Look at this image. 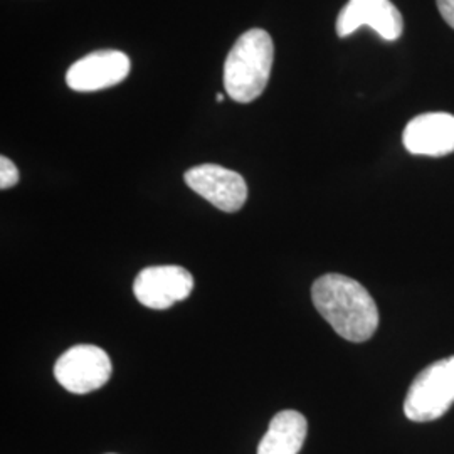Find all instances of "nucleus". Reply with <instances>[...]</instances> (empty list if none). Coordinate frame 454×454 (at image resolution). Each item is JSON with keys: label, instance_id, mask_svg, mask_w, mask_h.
Here are the masks:
<instances>
[{"label": "nucleus", "instance_id": "1", "mask_svg": "<svg viewBox=\"0 0 454 454\" xmlns=\"http://www.w3.org/2000/svg\"><path fill=\"white\" fill-rule=\"evenodd\" d=\"M313 305L332 328L348 341L372 339L379 326V309L371 293L348 276H322L311 288Z\"/></svg>", "mask_w": 454, "mask_h": 454}, {"label": "nucleus", "instance_id": "2", "mask_svg": "<svg viewBox=\"0 0 454 454\" xmlns=\"http://www.w3.org/2000/svg\"><path fill=\"white\" fill-rule=\"evenodd\" d=\"M275 59L271 35L262 29L244 33L229 51L224 65L227 95L238 103H251L261 97L270 82Z\"/></svg>", "mask_w": 454, "mask_h": 454}, {"label": "nucleus", "instance_id": "3", "mask_svg": "<svg viewBox=\"0 0 454 454\" xmlns=\"http://www.w3.org/2000/svg\"><path fill=\"white\" fill-rule=\"evenodd\" d=\"M454 404V357L434 362L412 382L404 403L407 419L434 421Z\"/></svg>", "mask_w": 454, "mask_h": 454}, {"label": "nucleus", "instance_id": "4", "mask_svg": "<svg viewBox=\"0 0 454 454\" xmlns=\"http://www.w3.org/2000/svg\"><path fill=\"white\" fill-rule=\"evenodd\" d=\"M112 360L95 345H76L66 350L54 365V377L67 392L90 394L112 377Z\"/></svg>", "mask_w": 454, "mask_h": 454}, {"label": "nucleus", "instance_id": "5", "mask_svg": "<svg viewBox=\"0 0 454 454\" xmlns=\"http://www.w3.org/2000/svg\"><path fill=\"white\" fill-rule=\"evenodd\" d=\"M194 290V278L182 266H150L133 281L135 298L150 309H170Z\"/></svg>", "mask_w": 454, "mask_h": 454}, {"label": "nucleus", "instance_id": "6", "mask_svg": "<svg viewBox=\"0 0 454 454\" xmlns=\"http://www.w3.org/2000/svg\"><path fill=\"white\" fill-rule=\"evenodd\" d=\"M185 184L219 211L238 212L247 199L246 180L234 170L204 163L187 170Z\"/></svg>", "mask_w": 454, "mask_h": 454}, {"label": "nucleus", "instance_id": "7", "mask_svg": "<svg viewBox=\"0 0 454 454\" xmlns=\"http://www.w3.org/2000/svg\"><path fill=\"white\" fill-rule=\"evenodd\" d=\"M130 69V58L125 52L95 51L67 69L66 82L73 91L91 93L123 82Z\"/></svg>", "mask_w": 454, "mask_h": 454}, {"label": "nucleus", "instance_id": "8", "mask_svg": "<svg viewBox=\"0 0 454 454\" xmlns=\"http://www.w3.org/2000/svg\"><path fill=\"white\" fill-rule=\"evenodd\" d=\"M362 26L372 27L386 41H395L403 35L404 20L390 0H350L337 19V34L347 37Z\"/></svg>", "mask_w": 454, "mask_h": 454}, {"label": "nucleus", "instance_id": "9", "mask_svg": "<svg viewBox=\"0 0 454 454\" xmlns=\"http://www.w3.org/2000/svg\"><path fill=\"white\" fill-rule=\"evenodd\" d=\"M403 142L412 155L444 157L453 153V114H426L412 118L407 123Z\"/></svg>", "mask_w": 454, "mask_h": 454}, {"label": "nucleus", "instance_id": "10", "mask_svg": "<svg viewBox=\"0 0 454 454\" xmlns=\"http://www.w3.org/2000/svg\"><path fill=\"white\" fill-rule=\"evenodd\" d=\"M309 424L298 411H281L270 422L258 454H298L307 439Z\"/></svg>", "mask_w": 454, "mask_h": 454}, {"label": "nucleus", "instance_id": "11", "mask_svg": "<svg viewBox=\"0 0 454 454\" xmlns=\"http://www.w3.org/2000/svg\"><path fill=\"white\" fill-rule=\"evenodd\" d=\"M20 179L19 170L12 160H9L7 157H0V189L7 191L11 187H14Z\"/></svg>", "mask_w": 454, "mask_h": 454}, {"label": "nucleus", "instance_id": "12", "mask_svg": "<svg viewBox=\"0 0 454 454\" xmlns=\"http://www.w3.org/2000/svg\"><path fill=\"white\" fill-rule=\"evenodd\" d=\"M436 4L442 19L454 29V0H436Z\"/></svg>", "mask_w": 454, "mask_h": 454}, {"label": "nucleus", "instance_id": "13", "mask_svg": "<svg viewBox=\"0 0 454 454\" xmlns=\"http://www.w3.org/2000/svg\"><path fill=\"white\" fill-rule=\"evenodd\" d=\"M215 99H217V101H224V95H221V93H219V95L215 97Z\"/></svg>", "mask_w": 454, "mask_h": 454}]
</instances>
